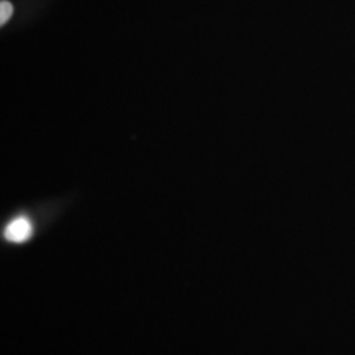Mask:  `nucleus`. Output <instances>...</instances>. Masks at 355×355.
<instances>
[{
    "label": "nucleus",
    "mask_w": 355,
    "mask_h": 355,
    "mask_svg": "<svg viewBox=\"0 0 355 355\" xmlns=\"http://www.w3.org/2000/svg\"><path fill=\"white\" fill-rule=\"evenodd\" d=\"M32 234H33V225L31 220L24 216L13 218L4 229L6 240L15 243L28 241L32 237Z\"/></svg>",
    "instance_id": "f257e3e1"
},
{
    "label": "nucleus",
    "mask_w": 355,
    "mask_h": 355,
    "mask_svg": "<svg viewBox=\"0 0 355 355\" xmlns=\"http://www.w3.org/2000/svg\"><path fill=\"white\" fill-rule=\"evenodd\" d=\"M12 4L7 0H1L0 3V26H4L12 16Z\"/></svg>",
    "instance_id": "f03ea898"
}]
</instances>
